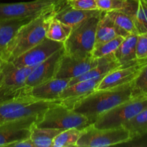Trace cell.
I'll use <instances>...</instances> for the list:
<instances>
[{"instance_id":"1","label":"cell","mask_w":147,"mask_h":147,"mask_svg":"<svg viewBox=\"0 0 147 147\" xmlns=\"http://www.w3.org/2000/svg\"><path fill=\"white\" fill-rule=\"evenodd\" d=\"M132 98V83L96 90L73 103L71 109L87 116L92 123L103 113Z\"/></svg>"},{"instance_id":"2","label":"cell","mask_w":147,"mask_h":147,"mask_svg":"<svg viewBox=\"0 0 147 147\" xmlns=\"http://www.w3.org/2000/svg\"><path fill=\"white\" fill-rule=\"evenodd\" d=\"M55 14V12L41 14L23 25L9 43L0 58L3 61H11L44 40L49 23Z\"/></svg>"},{"instance_id":"3","label":"cell","mask_w":147,"mask_h":147,"mask_svg":"<svg viewBox=\"0 0 147 147\" xmlns=\"http://www.w3.org/2000/svg\"><path fill=\"white\" fill-rule=\"evenodd\" d=\"M92 124L87 116L77 113L60 102L49 107L35 122L38 127L66 130L78 129L83 130Z\"/></svg>"},{"instance_id":"4","label":"cell","mask_w":147,"mask_h":147,"mask_svg":"<svg viewBox=\"0 0 147 147\" xmlns=\"http://www.w3.org/2000/svg\"><path fill=\"white\" fill-rule=\"evenodd\" d=\"M57 102L60 101L34 100L24 90L20 96L0 103V125L22 118L40 116Z\"/></svg>"},{"instance_id":"5","label":"cell","mask_w":147,"mask_h":147,"mask_svg":"<svg viewBox=\"0 0 147 147\" xmlns=\"http://www.w3.org/2000/svg\"><path fill=\"white\" fill-rule=\"evenodd\" d=\"M67 0H32L0 4V20L34 18L41 14L57 12L67 4Z\"/></svg>"},{"instance_id":"6","label":"cell","mask_w":147,"mask_h":147,"mask_svg":"<svg viewBox=\"0 0 147 147\" xmlns=\"http://www.w3.org/2000/svg\"><path fill=\"white\" fill-rule=\"evenodd\" d=\"M93 16L72 28L71 32L63 45L67 54L89 55L96 44V27L102 14Z\"/></svg>"},{"instance_id":"7","label":"cell","mask_w":147,"mask_h":147,"mask_svg":"<svg viewBox=\"0 0 147 147\" xmlns=\"http://www.w3.org/2000/svg\"><path fill=\"white\" fill-rule=\"evenodd\" d=\"M146 109L147 97L133 98L99 116L92 124L99 129L120 127Z\"/></svg>"},{"instance_id":"8","label":"cell","mask_w":147,"mask_h":147,"mask_svg":"<svg viewBox=\"0 0 147 147\" xmlns=\"http://www.w3.org/2000/svg\"><path fill=\"white\" fill-rule=\"evenodd\" d=\"M131 139L127 129L123 126L99 129L89 125L82 131L77 142L79 147H103L121 145Z\"/></svg>"},{"instance_id":"9","label":"cell","mask_w":147,"mask_h":147,"mask_svg":"<svg viewBox=\"0 0 147 147\" xmlns=\"http://www.w3.org/2000/svg\"><path fill=\"white\" fill-rule=\"evenodd\" d=\"M100 60V58H94L91 55H79L67 54L64 51L59 62L55 78H76L97 65Z\"/></svg>"},{"instance_id":"10","label":"cell","mask_w":147,"mask_h":147,"mask_svg":"<svg viewBox=\"0 0 147 147\" xmlns=\"http://www.w3.org/2000/svg\"><path fill=\"white\" fill-rule=\"evenodd\" d=\"M64 47L63 42L45 38L40 43L11 60L19 67H34Z\"/></svg>"},{"instance_id":"11","label":"cell","mask_w":147,"mask_h":147,"mask_svg":"<svg viewBox=\"0 0 147 147\" xmlns=\"http://www.w3.org/2000/svg\"><path fill=\"white\" fill-rule=\"evenodd\" d=\"M145 60H137L132 63L120 65L113 69L103 76L96 90L117 87L132 82L143 67Z\"/></svg>"},{"instance_id":"12","label":"cell","mask_w":147,"mask_h":147,"mask_svg":"<svg viewBox=\"0 0 147 147\" xmlns=\"http://www.w3.org/2000/svg\"><path fill=\"white\" fill-rule=\"evenodd\" d=\"M40 116L22 118L0 125V147L9 146L14 142L30 138L31 126Z\"/></svg>"},{"instance_id":"13","label":"cell","mask_w":147,"mask_h":147,"mask_svg":"<svg viewBox=\"0 0 147 147\" xmlns=\"http://www.w3.org/2000/svg\"><path fill=\"white\" fill-rule=\"evenodd\" d=\"M70 80L54 78L34 87L25 88L24 93L34 100L60 101V94L69 86Z\"/></svg>"},{"instance_id":"14","label":"cell","mask_w":147,"mask_h":147,"mask_svg":"<svg viewBox=\"0 0 147 147\" xmlns=\"http://www.w3.org/2000/svg\"><path fill=\"white\" fill-rule=\"evenodd\" d=\"M32 68L19 67L11 61H3L0 65V88L11 90L24 88Z\"/></svg>"},{"instance_id":"15","label":"cell","mask_w":147,"mask_h":147,"mask_svg":"<svg viewBox=\"0 0 147 147\" xmlns=\"http://www.w3.org/2000/svg\"><path fill=\"white\" fill-rule=\"evenodd\" d=\"M64 53V47L50 56L40 64L34 67L26 80L25 88H31L54 78L59 62Z\"/></svg>"},{"instance_id":"16","label":"cell","mask_w":147,"mask_h":147,"mask_svg":"<svg viewBox=\"0 0 147 147\" xmlns=\"http://www.w3.org/2000/svg\"><path fill=\"white\" fill-rule=\"evenodd\" d=\"M103 78L82 80L69 85L60 94V103L71 109L75 102L94 91Z\"/></svg>"},{"instance_id":"17","label":"cell","mask_w":147,"mask_h":147,"mask_svg":"<svg viewBox=\"0 0 147 147\" xmlns=\"http://www.w3.org/2000/svg\"><path fill=\"white\" fill-rule=\"evenodd\" d=\"M102 12L103 11L99 9L83 10L75 9L70 7L67 2L64 7L55 12L54 17L73 28V27L80 24L87 19L93 16L98 15Z\"/></svg>"},{"instance_id":"18","label":"cell","mask_w":147,"mask_h":147,"mask_svg":"<svg viewBox=\"0 0 147 147\" xmlns=\"http://www.w3.org/2000/svg\"><path fill=\"white\" fill-rule=\"evenodd\" d=\"M120 65H121L118 63V61L115 58L114 54L100 57V63L97 65L93 67V68L89 70L86 73H83L81 76H78L76 78L71 79L69 85L73 84V83L82 81V80L103 77L109 72H111L113 69L116 68Z\"/></svg>"},{"instance_id":"19","label":"cell","mask_w":147,"mask_h":147,"mask_svg":"<svg viewBox=\"0 0 147 147\" xmlns=\"http://www.w3.org/2000/svg\"><path fill=\"white\" fill-rule=\"evenodd\" d=\"M34 18L0 20V56L16 33L23 25Z\"/></svg>"},{"instance_id":"20","label":"cell","mask_w":147,"mask_h":147,"mask_svg":"<svg viewBox=\"0 0 147 147\" xmlns=\"http://www.w3.org/2000/svg\"><path fill=\"white\" fill-rule=\"evenodd\" d=\"M137 36V34H130L125 37L115 52V58L121 65L132 63L138 60L136 54Z\"/></svg>"},{"instance_id":"21","label":"cell","mask_w":147,"mask_h":147,"mask_svg":"<svg viewBox=\"0 0 147 147\" xmlns=\"http://www.w3.org/2000/svg\"><path fill=\"white\" fill-rule=\"evenodd\" d=\"M117 36L123 37L120 30L113 24L106 11H103L96 27L95 45L107 42Z\"/></svg>"},{"instance_id":"22","label":"cell","mask_w":147,"mask_h":147,"mask_svg":"<svg viewBox=\"0 0 147 147\" xmlns=\"http://www.w3.org/2000/svg\"><path fill=\"white\" fill-rule=\"evenodd\" d=\"M63 130L51 128L38 127L33 123L30 128V139L34 147H50L55 137Z\"/></svg>"},{"instance_id":"23","label":"cell","mask_w":147,"mask_h":147,"mask_svg":"<svg viewBox=\"0 0 147 147\" xmlns=\"http://www.w3.org/2000/svg\"><path fill=\"white\" fill-rule=\"evenodd\" d=\"M113 24L122 33L123 37L130 34H137L134 22V17L121 11H106Z\"/></svg>"},{"instance_id":"24","label":"cell","mask_w":147,"mask_h":147,"mask_svg":"<svg viewBox=\"0 0 147 147\" xmlns=\"http://www.w3.org/2000/svg\"><path fill=\"white\" fill-rule=\"evenodd\" d=\"M72 27L54 17L52 18L47 27L46 37L53 41L64 43L71 32Z\"/></svg>"},{"instance_id":"25","label":"cell","mask_w":147,"mask_h":147,"mask_svg":"<svg viewBox=\"0 0 147 147\" xmlns=\"http://www.w3.org/2000/svg\"><path fill=\"white\" fill-rule=\"evenodd\" d=\"M131 136V139L147 134V109H144L123 124Z\"/></svg>"},{"instance_id":"26","label":"cell","mask_w":147,"mask_h":147,"mask_svg":"<svg viewBox=\"0 0 147 147\" xmlns=\"http://www.w3.org/2000/svg\"><path fill=\"white\" fill-rule=\"evenodd\" d=\"M78 129H69L63 130L55 137L53 147H70L76 146L77 142L82 134Z\"/></svg>"},{"instance_id":"27","label":"cell","mask_w":147,"mask_h":147,"mask_svg":"<svg viewBox=\"0 0 147 147\" xmlns=\"http://www.w3.org/2000/svg\"><path fill=\"white\" fill-rule=\"evenodd\" d=\"M123 38L124 37L122 36H117L107 42L95 45L91 55L94 58H100L105 56L114 54L121 42L123 41Z\"/></svg>"},{"instance_id":"28","label":"cell","mask_w":147,"mask_h":147,"mask_svg":"<svg viewBox=\"0 0 147 147\" xmlns=\"http://www.w3.org/2000/svg\"><path fill=\"white\" fill-rule=\"evenodd\" d=\"M132 83V98L147 97V58Z\"/></svg>"},{"instance_id":"29","label":"cell","mask_w":147,"mask_h":147,"mask_svg":"<svg viewBox=\"0 0 147 147\" xmlns=\"http://www.w3.org/2000/svg\"><path fill=\"white\" fill-rule=\"evenodd\" d=\"M134 22L138 34L147 32V1L145 0H139Z\"/></svg>"},{"instance_id":"30","label":"cell","mask_w":147,"mask_h":147,"mask_svg":"<svg viewBox=\"0 0 147 147\" xmlns=\"http://www.w3.org/2000/svg\"><path fill=\"white\" fill-rule=\"evenodd\" d=\"M136 54L138 60L147 58V32L138 34Z\"/></svg>"},{"instance_id":"31","label":"cell","mask_w":147,"mask_h":147,"mask_svg":"<svg viewBox=\"0 0 147 147\" xmlns=\"http://www.w3.org/2000/svg\"><path fill=\"white\" fill-rule=\"evenodd\" d=\"M67 4L75 9L83 10L98 9L96 0H70Z\"/></svg>"},{"instance_id":"32","label":"cell","mask_w":147,"mask_h":147,"mask_svg":"<svg viewBox=\"0 0 147 147\" xmlns=\"http://www.w3.org/2000/svg\"><path fill=\"white\" fill-rule=\"evenodd\" d=\"M24 88H25L20 89V90H11V89L0 88V103H2V102L20 96L24 92Z\"/></svg>"},{"instance_id":"33","label":"cell","mask_w":147,"mask_h":147,"mask_svg":"<svg viewBox=\"0 0 147 147\" xmlns=\"http://www.w3.org/2000/svg\"><path fill=\"white\" fill-rule=\"evenodd\" d=\"M9 147H34V145L30 138H27L14 142Z\"/></svg>"},{"instance_id":"34","label":"cell","mask_w":147,"mask_h":147,"mask_svg":"<svg viewBox=\"0 0 147 147\" xmlns=\"http://www.w3.org/2000/svg\"><path fill=\"white\" fill-rule=\"evenodd\" d=\"M2 62H3V60H1V58H0V65H1V63H2Z\"/></svg>"},{"instance_id":"35","label":"cell","mask_w":147,"mask_h":147,"mask_svg":"<svg viewBox=\"0 0 147 147\" xmlns=\"http://www.w3.org/2000/svg\"><path fill=\"white\" fill-rule=\"evenodd\" d=\"M67 1H70V0H67Z\"/></svg>"},{"instance_id":"36","label":"cell","mask_w":147,"mask_h":147,"mask_svg":"<svg viewBox=\"0 0 147 147\" xmlns=\"http://www.w3.org/2000/svg\"><path fill=\"white\" fill-rule=\"evenodd\" d=\"M145 1H147V0H145Z\"/></svg>"}]
</instances>
